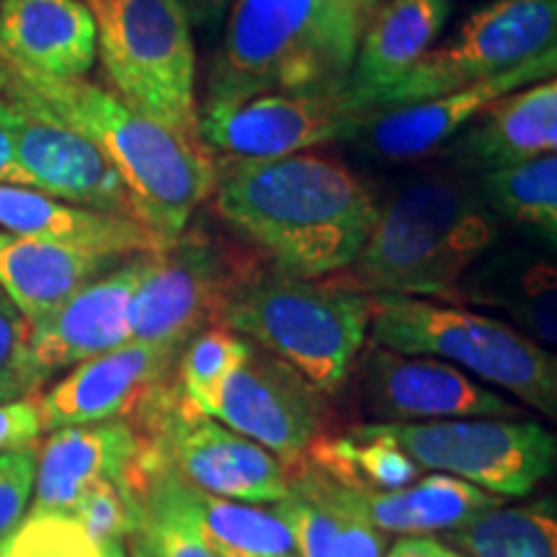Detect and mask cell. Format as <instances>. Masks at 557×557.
Masks as SVG:
<instances>
[{"label": "cell", "instance_id": "obj_1", "mask_svg": "<svg viewBox=\"0 0 557 557\" xmlns=\"http://www.w3.org/2000/svg\"><path fill=\"white\" fill-rule=\"evenodd\" d=\"M214 207L271 267L297 278L344 271L377 222V201L357 173L318 152L218 163Z\"/></svg>", "mask_w": 557, "mask_h": 557}, {"label": "cell", "instance_id": "obj_2", "mask_svg": "<svg viewBox=\"0 0 557 557\" xmlns=\"http://www.w3.org/2000/svg\"><path fill=\"white\" fill-rule=\"evenodd\" d=\"M0 99L52 116L94 143L127 184L139 222L163 243L176 240L212 197L218 160L96 83L50 78L0 52Z\"/></svg>", "mask_w": 557, "mask_h": 557}, {"label": "cell", "instance_id": "obj_3", "mask_svg": "<svg viewBox=\"0 0 557 557\" xmlns=\"http://www.w3.org/2000/svg\"><path fill=\"white\" fill-rule=\"evenodd\" d=\"M498 225L480 189L426 173L393 191L351 267L325 278L361 295L457 305L462 278L498 240Z\"/></svg>", "mask_w": 557, "mask_h": 557}, {"label": "cell", "instance_id": "obj_4", "mask_svg": "<svg viewBox=\"0 0 557 557\" xmlns=\"http://www.w3.org/2000/svg\"><path fill=\"white\" fill-rule=\"evenodd\" d=\"M367 21L351 0H235L205 107L341 94Z\"/></svg>", "mask_w": 557, "mask_h": 557}, {"label": "cell", "instance_id": "obj_5", "mask_svg": "<svg viewBox=\"0 0 557 557\" xmlns=\"http://www.w3.org/2000/svg\"><path fill=\"white\" fill-rule=\"evenodd\" d=\"M369 318V295L253 263L222 305L218 325L274 354L318 393H336L357 364Z\"/></svg>", "mask_w": 557, "mask_h": 557}, {"label": "cell", "instance_id": "obj_6", "mask_svg": "<svg viewBox=\"0 0 557 557\" xmlns=\"http://www.w3.org/2000/svg\"><path fill=\"white\" fill-rule=\"evenodd\" d=\"M372 344L431 357L517 395L542 416H557V359L504 320L426 297L369 295Z\"/></svg>", "mask_w": 557, "mask_h": 557}, {"label": "cell", "instance_id": "obj_7", "mask_svg": "<svg viewBox=\"0 0 557 557\" xmlns=\"http://www.w3.org/2000/svg\"><path fill=\"white\" fill-rule=\"evenodd\" d=\"M96 24V58L111 94L194 148V39L184 0H83ZM207 150V148H205ZM209 152V150H207Z\"/></svg>", "mask_w": 557, "mask_h": 557}, {"label": "cell", "instance_id": "obj_8", "mask_svg": "<svg viewBox=\"0 0 557 557\" xmlns=\"http://www.w3.org/2000/svg\"><path fill=\"white\" fill-rule=\"evenodd\" d=\"M374 429L393 438L418 468L483 487L498 498H521L553 475L557 442L545 426L513 418H449Z\"/></svg>", "mask_w": 557, "mask_h": 557}, {"label": "cell", "instance_id": "obj_9", "mask_svg": "<svg viewBox=\"0 0 557 557\" xmlns=\"http://www.w3.org/2000/svg\"><path fill=\"white\" fill-rule=\"evenodd\" d=\"M253 263L186 225L176 240L145 253L129 305V341L181 351L199 331L218 325L222 305Z\"/></svg>", "mask_w": 557, "mask_h": 557}, {"label": "cell", "instance_id": "obj_10", "mask_svg": "<svg viewBox=\"0 0 557 557\" xmlns=\"http://www.w3.org/2000/svg\"><path fill=\"white\" fill-rule=\"evenodd\" d=\"M555 37L557 0H493L465 21L449 45L423 54L372 111L426 101L493 78L553 50Z\"/></svg>", "mask_w": 557, "mask_h": 557}, {"label": "cell", "instance_id": "obj_11", "mask_svg": "<svg viewBox=\"0 0 557 557\" xmlns=\"http://www.w3.org/2000/svg\"><path fill=\"white\" fill-rule=\"evenodd\" d=\"M364 116L346 107L344 90L261 94L227 107H201L199 139L222 163L274 160L351 139Z\"/></svg>", "mask_w": 557, "mask_h": 557}, {"label": "cell", "instance_id": "obj_12", "mask_svg": "<svg viewBox=\"0 0 557 557\" xmlns=\"http://www.w3.org/2000/svg\"><path fill=\"white\" fill-rule=\"evenodd\" d=\"M212 418L274 455L287 478L305 468L308 449L323 434L318 389L274 354L256 346L246 364L225 380Z\"/></svg>", "mask_w": 557, "mask_h": 557}, {"label": "cell", "instance_id": "obj_13", "mask_svg": "<svg viewBox=\"0 0 557 557\" xmlns=\"http://www.w3.org/2000/svg\"><path fill=\"white\" fill-rule=\"evenodd\" d=\"M0 124L9 132L32 189L99 212L137 218L135 201L107 156L75 129L0 99Z\"/></svg>", "mask_w": 557, "mask_h": 557}, {"label": "cell", "instance_id": "obj_14", "mask_svg": "<svg viewBox=\"0 0 557 557\" xmlns=\"http://www.w3.org/2000/svg\"><path fill=\"white\" fill-rule=\"evenodd\" d=\"M555 70L557 47L506 70V73L470 83V86L434 96V99L369 111L351 139L361 145L369 156L393 160V163L429 156L431 150L449 143L465 124L478 120L500 96L532 86V83L555 78Z\"/></svg>", "mask_w": 557, "mask_h": 557}, {"label": "cell", "instance_id": "obj_15", "mask_svg": "<svg viewBox=\"0 0 557 557\" xmlns=\"http://www.w3.org/2000/svg\"><path fill=\"white\" fill-rule=\"evenodd\" d=\"M372 416L395 423L449 418H519L521 408L480 385L462 369L431 357H408L374 346L361 369Z\"/></svg>", "mask_w": 557, "mask_h": 557}, {"label": "cell", "instance_id": "obj_16", "mask_svg": "<svg viewBox=\"0 0 557 557\" xmlns=\"http://www.w3.org/2000/svg\"><path fill=\"white\" fill-rule=\"evenodd\" d=\"M145 253L94 278L60 305L50 318L29 325V357L41 385L62 369L120 348L129 341V305Z\"/></svg>", "mask_w": 557, "mask_h": 557}, {"label": "cell", "instance_id": "obj_17", "mask_svg": "<svg viewBox=\"0 0 557 557\" xmlns=\"http://www.w3.org/2000/svg\"><path fill=\"white\" fill-rule=\"evenodd\" d=\"M178 354V348L127 341L120 348L81 361L73 372L37 395L41 431L52 434L67 426L124 418L150 387L171 377Z\"/></svg>", "mask_w": 557, "mask_h": 557}, {"label": "cell", "instance_id": "obj_18", "mask_svg": "<svg viewBox=\"0 0 557 557\" xmlns=\"http://www.w3.org/2000/svg\"><path fill=\"white\" fill-rule=\"evenodd\" d=\"M137 436L124 418L52 431L37 449L32 504L26 513L65 517L81 493L99 480L129 485Z\"/></svg>", "mask_w": 557, "mask_h": 557}, {"label": "cell", "instance_id": "obj_19", "mask_svg": "<svg viewBox=\"0 0 557 557\" xmlns=\"http://www.w3.org/2000/svg\"><path fill=\"white\" fill-rule=\"evenodd\" d=\"M447 18L449 0H387L361 32L344 86L346 107L369 114L380 96L398 86L403 75L431 50Z\"/></svg>", "mask_w": 557, "mask_h": 557}, {"label": "cell", "instance_id": "obj_20", "mask_svg": "<svg viewBox=\"0 0 557 557\" xmlns=\"http://www.w3.org/2000/svg\"><path fill=\"white\" fill-rule=\"evenodd\" d=\"M0 227L24 238L62 243L120 259L152 253L165 246L135 218L67 205L29 186L11 184H0Z\"/></svg>", "mask_w": 557, "mask_h": 557}, {"label": "cell", "instance_id": "obj_21", "mask_svg": "<svg viewBox=\"0 0 557 557\" xmlns=\"http://www.w3.org/2000/svg\"><path fill=\"white\" fill-rule=\"evenodd\" d=\"M0 52L50 78H86L96 24L83 0H0Z\"/></svg>", "mask_w": 557, "mask_h": 557}, {"label": "cell", "instance_id": "obj_22", "mask_svg": "<svg viewBox=\"0 0 557 557\" xmlns=\"http://www.w3.org/2000/svg\"><path fill=\"white\" fill-rule=\"evenodd\" d=\"M122 261L127 259L24 238L5 230L0 233V289L29 325L50 318L75 292L116 269Z\"/></svg>", "mask_w": 557, "mask_h": 557}, {"label": "cell", "instance_id": "obj_23", "mask_svg": "<svg viewBox=\"0 0 557 557\" xmlns=\"http://www.w3.org/2000/svg\"><path fill=\"white\" fill-rule=\"evenodd\" d=\"M468 135L457 139V152L478 169L496 171L557 150V83H532L493 101Z\"/></svg>", "mask_w": 557, "mask_h": 557}, {"label": "cell", "instance_id": "obj_24", "mask_svg": "<svg viewBox=\"0 0 557 557\" xmlns=\"http://www.w3.org/2000/svg\"><path fill=\"white\" fill-rule=\"evenodd\" d=\"M359 500L382 534L451 532L504 504V498L455 475H429L395 491H359Z\"/></svg>", "mask_w": 557, "mask_h": 557}, {"label": "cell", "instance_id": "obj_25", "mask_svg": "<svg viewBox=\"0 0 557 557\" xmlns=\"http://www.w3.org/2000/svg\"><path fill=\"white\" fill-rule=\"evenodd\" d=\"M459 302H480L506 310L529 338L542 346L557 341V274L553 263L529 253H508L487 261L462 278Z\"/></svg>", "mask_w": 557, "mask_h": 557}, {"label": "cell", "instance_id": "obj_26", "mask_svg": "<svg viewBox=\"0 0 557 557\" xmlns=\"http://www.w3.org/2000/svg\"><path fill=\"white\" fill-rule=\"evenodd\" d=\"M555 498L487 508L451 529V545L470 557H557Z\"/></svg>", "mask_w": 557, "mask_h": 557}, {"label": "cell", "instance_id": "obj_27", "mask_svg": "<svg viewBox=\"0 0 557 557\" xmlns=\"http://www.w3.org/2000/svg\"><path fill=\"white\" fill-rule=\"evenodd\" d=\"M480 194L498 220L532 230L549 246L557 240V158L555 152L506 169L485 171Z\"/></svg>", "mask_w": 557, "mask_h": 557}, {"label": "cell", "instance_id": "obj_28", "mask_svg": "<svg viewBox=\"0 0 557 557\" xmlns=\"http://www.w3.org/2000/svg\"><path fill=\"white\" fill-rule=\"evenodd\" d=\"M199 517L209 545L227 557H299L282 517L261 504L199 493Z\"/></svg>", "mask_w": 557, "mask_h": 557}, {"label": "cell", "instance_id": "obj_29", "mask_svg": "<svg viewBox=\"0 0 557 557\" xmlns=\"http://www.w3.org/2000/svg\"><path fill=\"white\" fill-rule=\"evenodd\" d=\"M145 529L156 540L160 557H218L199 517V491L171 470L156 472L143 493Z\"/></svg>", "mask_w": 557, "mask_h": 557}, {"label": "cell", "instance_id": "obj_30", "mask_svg": "<svg viewBox=\"0 0 557 557\" xmlns=\"http://www.w3.org/2000/svg\"><path fill=\"white\" fill-rule=\"evenodd\" d=\"M250 351H253V344L225 325H209L199 331L178 354L176 377L181 393L194 408L212 416L222 385L235 369L246 364Z\"/></svg>", "mask_w": 557, "mask_h": 557}, {"label": "cell", "instance_id": "obj_31", "mask_svg": "<svg viewBox=\"0 0 557 557\" xmlns=\"http://www.w3.org/2000/svg\"><path fill=\"white\" fill-rule=\"evenodd\" d=\"M67 519L78 521L99 545L109 540H127L145 527V508L127 483L99 480L70 506Z\"/></svg>", "mask_w": 557, "mask_h": 557}, {"label": "cell", "instance_id": "obj_32", "mask_svg": "<svg viewBox=\"0 0 557 557\" xmlns=\"http://www.w3.org/2000/svg\"><path fill=\"white\" fill-rule=\"evenodd\" d=\"M11 557H101V545L78 521L60 513H26L11 534Z\"/></svg>", "mask_w": 557, "mask_h": 557}, {"label": "cell", "instance_id": "obj_33", "mask_svg": "<svg viewBox=\"0 0 557 557\" xmlns=\"http://www.w3.org/2000/svg\"><path fill=\"white\" fill-rule=\"evenodd\" d=\"M41 387L29 357V323L0 289V403L32 398Z\"/></svg>", "mask_w": 557, "mask_h": 557}, {"label": "cell", "instance_id": "obj_34", "mask_svg": "<svg viewBox=\"0 0 557 557\" xmlns=\"http://www.w3.org/2000/svg\"><path fill=\"white\" fill-rule=\"evenodd\" d=\"M34 475H37V444L0 451V540L16 532L29 511Z\"/></svg>", "mask_w": 557, "mask_h": 557}, {"label": "cell", "instance_id": "obj_35", "mask_svg": "<svg viewBox=\"0 0 557 557\" xmlns=\"http://www.w3.org/2000/svg\"><path fill=\"white\" fill-rule=\"evenodd\" d=\"M385 537L361 508L359 491L346 487V513L329 557H382Z\"/></svg>", "mask_w": 557, "mask_h": 557}, {"label": "cell", "instance_id": "obj_36", "mask_svg": "<svg viewBox=\"0 0 557 557\" xmlns=\"http://www.w3.org/2000/svg\"><path fill=\"white\" fill-rule=\"evenodd\" d=\"M41 418L37 395L0 403V451L32 447L39 442Z\"/></svg>", "mask_w": 557, "mask_h": 557}, {"label": "cell", "instance_id": "obj_37", "mask_svg": "<svg viewBox=\"0 0 557 557\" xmlns=\"http://www.w3.org/2000/svg\"><path fill=\"white\" fill-rule=\"evenodd\" d=\"M451 555H455V549L442 545L438 540L418 537V534H413V537L395 542L387 557H451Z\"/></svg>", "mask_w": 557, "mask_h": 557}, {"label": "cell", "instance_id": "obj_38", "mask_svg": "<svg viewBox=\"0 0 557 557\" xmlns=\"http://www.w3.org/2000/svg\"><path fill=\"white\" fill-rule=\"evenodd\" d=\"M0 184L29 186L32 189V181L24 171H21L16 152H13V143L9 137V132L3 129V124H0Z\"/></svg>", "mask_w": 557, "mask_h": 557}, {"label": "cell", "instance_id": "obj_39", "mask_svg": "<svg viewBox=\"0 0 557 557\" xmlns=\"http://www.w3.org/2000/svg\"><path fill=\"white\" fill-rule=\"evenodd\" d=\"M127 540H129V557H160L156 540H152V534L145 527Z\"/></svg>", "mask_w": 557, "mask_h": 557}, {"label": "cell", "instance_id": "obj_40", "mask_svg": "<svg viewBox=\"0 0 557 557\" xmlns=\"http://www.w3.org/2000/svg\"><path fill=\"white\" fill-rule=\"evenodd\" d=\"M354 3V9H357L361 16H364V21H369L374 16V13H377L382 5L387 3V0H351Z\"/></svg>", "mask_w": 557, "mask_h": 557}, {"label": "cell", "instance_id": "obj_41", "mask_svg": "<svg viewBox=\"0 0 557 557\" xmlns=\"http://www.w3.org/2000/svg\"><path fill=\"white\" fill-rule=\"evenodd\" d=\"M101 557H127V547H124V540L103 542Z\"/></svg>", "mask_w": 557, "mask_h": 557}, {"label": "cell", "instance_id": "obj_42", "mask_svg": "<svg viewBox=\"0 0 557 557\" xmlns=\"http://www.w3.org/2000/svg\"><path fill=\"white\" fill-rule=\"evenodd\" d=\"M0 557H11V534L0 540Z\"/></svg>", "mask_w": 557, "mask_h": 557}, {"label": "cell", "instance_id": "obj_43", "mask_svg": "<svg viewBox=\"0 0 557 557\" xmlns=\"http://www.w3.org/2000/svg\"><path fill=\"white\" fill-rule=\"evenodd\" d=\"M451 557H462V555H457V553H455V555H451Z\"/></svg>", "mask_w": 557, "mask_h": 557}]
</instances>
